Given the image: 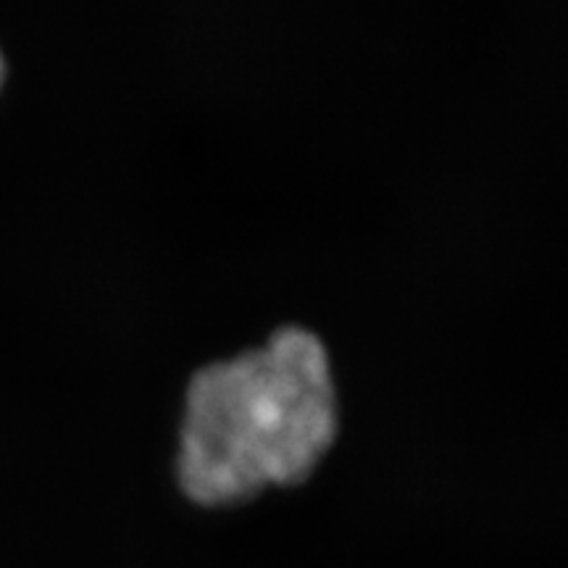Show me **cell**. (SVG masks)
Wrapping results in <instances>:
<instances>
[{
	"label": "cell",
	"instance_id": "obj_1",
	"mask_svg": "<svg viewBox=\"0 0 568 568\" xmlns=\"http://www.w3.org/2000/svg\"><path fill=\"white\" fill-rule=\"evenodd\" d=\"M337 429V395L322 339L284 326L261 347L193 376L180 435V479L203 503L237 500L305 477Z\"/></svg>",
	"mask_w": 568,
	"mask_h": 568
}]
</instances>
